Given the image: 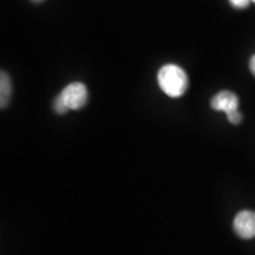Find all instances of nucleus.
Masks as SVG:
<instances>
[{"label":"nucleus","mask_w":255,"mask_h":255,"mask_svg":"<svg viewBox=\"0 0 255 255\" xmlns=\"http://www.w3.org/2000/svg\"><path fill=\"white\" fill-rule=\"evenodd\" d=\"M31 1H33V2H41V1H43V0H31Z\"/></svg>","instance_id":"9d476101"},{"label":"nucleus","mask_w":255,"mask_h":255,"mask_svg":"<svg viewBox=\"0 0 255 255\" xmlns=\"http://www.w3.org/2000/svg\"><path fill=\"white\" fill-rule=\"evenodd\" d=\"M233 228L241 239L255 238V213L252 210H242L235 216Z\"/></svg>","instance_id":"7ed1b4c3"},{"label":"nucleus","mask_w":255,"mask_h":255,"mask_svg":"<svg viewBox=\"0 0 255 255\" xmlns=\"http://www.w3.org/2000/svg\"><path fill=\"white\" fill-rule=\"evenodd\" d=\"M251 0H231V4L237 8H245L250 5Z\"/></svg>","instance_id":"6e6552de"},{"label":"nucleus","mask_w":255,"mask_h":255,"mask_svg":"<svg viewBox=\"0 0 255 255\" xmlns=\"http://www.w3.org/2000/svg\"><path fill=\"white\" fill-rule=\"evenodd\" d=\"M69 110L82 109L88 102V89L83 83H71L59 94Z\"/></svg>","instance_id":"f03ea898"},{"label":"nucleus","mask_w":255,"mask_h":255,"mask_svg":"<svg viewBox=\"0 0 255 255\" xmlns=\"http://www.w3.org/2000/svg\"><path fill=\"white\" fill-rule=\"evenodd\" d=\"M253 1H254V2H255V0H253Z\"/></svg>","instance_id":"9b49d317"},{"label":"nucleus","mask_w":255,"mask_h":255,"mask_svg":"<svg viewBox=\"0 0 255 255\" xmlns=\"http://www.w3.org/2000/svg\"><path fill=\"white\" fill-rule=\"evenodd\" d=\"M250 69H251L252 73H253V75L255 76V55L251 58V62H250Z\"/></svg>","instance_id":"1a4fd4ad"},{"label":"nucleus","mask_w":255,"mask_h":255,"mask_svg":"<svg viewBox=\"0 0 255 255\" xmlns=\"http://www.w3.org/2000/svg\"><path fill=\"white\" fill-rule=\"evenodd\" d=\"M53 109H55L56 113L59 114V115L65 114L66 111L69 110L68 108H66L65 103H64V102H63L62 98H60L59 95L57 96V97L55 98V101H53Z\"/></svg>","instance_id":"423d86ee"},{"label":"nucleus","mask_w":255,"mask_h":255,"mask_svg":"<svg viewBox=\"0 0 255 255\" xmlns=\"http://www.w3.org/2000/svg\"><path fill=\"white\" fill-rule=\"evenodd\" d=\"M227 119L232 124H239L242 121V115L240 114V111L237 110L234 111V113L228 114Z\"/></svg>","instance_id":"0eeeda50"},{"label":"nucleus","mask_w":255,"mask_h":255,"mask_svg":"<svg viewBox=\"0 0 255 255\" xmlns=\"http://www.w3.org/2000/svg\"><path fill=\"white\" fill-rule=\"evenodd\" d=\"M12 95V82L8 75L1 71L0 76V107L4 109L9 103V98Z\"/></svg>","instance_id":"39448f33"},{"label":"nucleus","mask_w":255,"mask_h":255,"mask_svg":"<svg viewBox=\"0 0 255 255\" xmlns=\"http://www.w3.org/2000/svg\"><path fill=\"white\" fill-rule=\"evenodd\" d=\"M161 90L169 97H181L188 88V77L182 68L175 64H168L159 69L157 75Z\"/></svg>","instance_id":"f257e3e1"},{"label":"nucleus","mask_w":255,"mask_h":255,"mask_svg":"<svg viewBox=\"0 0 255 255\" xmlns=\"http://www.w3.org/2000/svg\"><path fill=\"white\" fill-rule=\"evenodd\" d=\"M210 105L214 110L223 111L228 115L239 110V98L234 92L221 91L213 97Z\"/></svg>","instance_id":"20e7f679"}]
</instances>
